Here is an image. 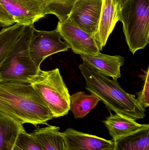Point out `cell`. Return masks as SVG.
I'll use <instances>...</instances> for the list:
<instances>
[{
	"label": "cell",
	"mask_w": 149,
	"mask_h": 150,
	"mask_svg": "<svg viewBox=\"0 0 149 150\" xmlns=\"http://www.w3.org/2000/svg\"><path fill=\"white\" fill-rule=\"evenodd\" d=\"M0 115L35 127L54 118L30 84L14 81H0Z\"/></svg>",
	"instance_id": "cell-1"
},
{
	"label": "cell",
	"mask_w": 149,
	"mask_h": 150,
	"mask_svg": "<svg viewBox=\"0 0 149 150\" xmlns=\"http://www.w3.org/2000/svg\"><path fill=\"white\" fill-rule=\"evenodd\" d=\"M79 68L85 80L86 89L99 98L109 111L135 121L145 117L146 110L138 103L136 96L126 92L117 81L84 64L80 65Z\"/></svg>",
	"instance_id": "cell-2"
},
{
	"label": "cell",
	"mask_w": 149,
	"mask_h": 150,
	"mask_svg": "<svg viewBox=\"0 0 149 150\" xmlns=\"http://www.w3.org/2000/svg\"><path fill=\"white\" fill-rule=\"evenodd\" d=\"M34 24L26 25L21 37L8 56L0 65V81L29 83L40 69L31 58L29 43L34 30Z\"/></svg>",
	"instance_id": "cell-3"
},
{
	"label": "cell",
	"mask_w": 149,
	"mask_h": 150,
	"mask_svg": "<svg viewBox=\"0 0 149 150\" xmlns=\"http://www.w3.org/2000/svg\"><path fill=\"white\" fill-rule=\"evenodd\" d=\"M149 0H127L121 7L120 21L133 54L149 43Z\"/></svg>",
	"instance_id": "cell-4"
},
{
	"label": "cell",
	"mask_w": 149,
	"mask_h": 150,
	"mask_svg": "<svg viewBox=\"0 0 149 150\" xmlns=\"http://www.w3.org/2000/svg\"><path fill=\"white\" fill-rule=\"evenodd\" d=\"M29 83L47 106L54 118L64 116L70 110V96L59 69H39Z\"/></svg>",
	"instance_id": "cell-5"
},
{
	"label": "cell",
	"mask_w": 149,
	"mask_h": 150,
	"mask_svg": "<svg viewBox=\"0 0 149 150\" xmlns=\"http://www.w3.org/2000/svg\"><path fill=\"white\" fill-rule=\"evenodd\" d=\"M61 38L57 29L49 31L35 29L29 43V51L31 58L38 67H40L48 56L68 51L69 46Z\"/></svg>",
	"instance_id": "cell-6"
},
{
	"label": "cell",
	"mask_w": 149,
	"mask_h": 150,
	"mask_svg": "<svg viewBox=\"0 0 149 150\" xmlns=\"http://www.w3.org/2000/svg\"><path fill=\"white\" fill-rule=\"evenodd\" d=\"M56 29L76 54L94 55L102 50L94 36L78 28L67 18L59 21Z\"/></svg>",
	"instance_id": "cell-7"
},
{
	"label": "cell",
	"mask_w": 149,
	"mask_h": 150,
	"mask_svg": "<svg viewBox=\"0 0 149 150\" xmlns=\"http://www.w3.org/2000/svg\"><path fill=\"white\" fill-rule=\"evenodd\" d=\"M102 4V0H77L67 19L96 38Z\"/></svg>",
	"instance_id": "cell-8"
},
{
	"label": "cell",
	"mask_w": 149,
	"mask_h": 150,
	"mask_svg": "<svg viewBox=\"0 0 149 150\" xmlns=\"http://www.w3.org/2000/svg\"><path fill=\"white\" fill-rule=\"evenodd\" d=\"M0 3L15 23L31 25L46 15L43 0H0Z\"/></svg>",
	"instance_id": "cell-9"
},
{
	"label": "cell",
	"mask_w": 149,
	"mask_h": 150,
	"mask_svg": "<svg viewBox=\"0 0 149 150\" xmlns=\"http://www.w3.org/2000/svg\"><path fill=\"white\" fill-rule=\"evenodd\" d=\"M67 150H113L114 142L68 128L61 133Z\"/></svg>",
	"instance_id": "cell-10"
},
{
	"label": "cell",
	"mask_w": 149,
	"mask_h": 150,
	"mask_svg": "<svg viewBox=\"0 0 149 150\" xmlns=\"http://www.w3.org/2000/svg\"><path fill=\"white\" fill-rule=\"evenodd\" d=\"M83 64L106 76L117 81L121 77L120 67L124 65L125 58L121 55H111L99 52L94 55H80Z\"/></svg>",
	"instance_id": "cell-11"
},
{
	"label": "cell",
	"mask_w": 149,
	"mask_h": 150,
	"mask_svg": "<svg viewBox=\"0 0 149 150\" xmlns=\"http://www.w3.org/2000/svg\"><path fill=\"white\" fill-rule=\"evenodd\" d=\"M121 7L116 0H102V7L96 39L101 50L120 21Z\"/></svg>",
	"instance_id": "cell-12"
},
{
	"label": "cell",
	"mask_w": 149,
	"mask_h": 150,
	"mask_svg": "<svg viewBox=\"0 0 149 150\" xmlns=\"http://www.w3.org/2000/svg\"><path fill=\"white\" fill-rule=\"evenodd\" d=\"M103 122L108 129L113 141L149 127L148 124H139L135 120L128 119L118 114L113 115L111 113Z\"/></svg>",
	"instance_id": "cell-13"
},
{
	"label": "cell",
	"mask_w": 149,
	"mask_h": 150,
	"mask_svg": "<svg viewBox=\"0 0 149 150\" xmlns=\"http://www.w3.org/2000/svg\"><path fill=\"white\" fill-rule=\"evenodd\" d=\"M47 127L36 128L31 135L42 150H67L62 137L60 128L47 125Z\"/></svg>",
	"instance_id": "cell-14"
},
{
	"label": "cell",
	"mask_w": 149,
	"mask_h": 150,
	"mask_svg": "<svg viewBox=\"0 0 149 150\" xmlns=\"http://www.w3.org/2000/svg\"><path fill=\"white\" fill-rule=\"evenodd\" d=\"M113 142V150H149V127Z\"/></svg>",
	"instance_id": "cell-15"
},
{
	"label": "cell",
	"mask_w": 149,
	"mask_h": 150,
	"mask_svg": "<svg viewBox=\"0 0 149 150\" xmlns=\"http://www.w3.org/2000/svg\"><path fill=\"white\" fill-rule=\"evenodd\" d=\"M23 125L0 115V150H13Z\"/></svg>",
	"instance_id": "cell-16"
},
{
	"label": "cell",
	"mask_w": 149,
	"mask_h": 150,
	"mask_svg": "<svg viewBox=\"0 0 149 150\" xmlns=\"http://www.w3.org/2000/svg\"><path fill=\"white\" fill-rule=\"evenodd\" d=\"M100 100L95 94L88 95L85 92H78L70 96V110L75 118L82 119L96 106Z\"/></svg>",
	"instance_id": "cell-17"
},
{
	"label": "cell",
	"mask_w": 149,
	"mask_h": 150,
	"mask_svg": "<svg viewBox=\"0 0 149 150\" xmlns=\"http://www.w3.org/2000/svg\"><path fill=\"white\" fill-rule=\"evenodd\" d=\"M26 26L15 23L0 31V65L16 44Z\"/></svg>",
	"instance_id": "cell-18"
},
{
	"label": "cell",
	"mask_w": 149,
	"mask_h": 150,
	"mask_svg": "<svg viewBox=\"0 0 149 150\" xmlns=\"http://www.w3.org/2000/svg\"><path fill=\"white\" fill-rule=\"evenodd\" d=\"M45 4V15L52 14L63 21L68 16L77 0H43Z\"/></svg>",
	"instance_id": "cell-19"
},
{
	"label": "cell",
	"mask_w": 149,
	"mask_h": 150,
	"mask_svg": "<svg viewBox=\"0 0 149 150\" xmlns=\"http://www.w3.org/2000/svg\"><path fill=\"white\" fill-rule=\"evenodd\" d=\"M13 150H42L30 134L24 129L19 133Z\"/></svg>",
	"instance_id": "cell-20"
},
{
	"label": "cell",
	"mask_w": 149,
	"mask_h": 150,
	"mask_svg": "<svg viewBox=\"0 0 149 150\" xmlns=\"http://www.w3.org/2000/svg\"><path fill=\"white\" fill-rule=\"evenodd\" d=\"M144 74L140 75V77L144 81L143 89L139 92H136V100L144 109L149 106V67L146 71L143 70Z\"/></svg>",
	"instance_id": "cell-21"
},
{
	"label": "cell",
	"mask_w": 149,
	"mask_h": 150,
	"mask_svg": "<svg viewBox=\"0 0 149 150\" xmlns=\"http://www.w3.org/2000/svg\"><path fill=\"white\" fill-rule=\"evenodd\" d=\"M14 20L8 12L3 8L0 3V25L3 27H7L15 24Z\"/></svg>",
	"instance_id": "cell-22"
},
{
	"label": "cell",
	"mask_w": 149,
	"mask_h": 150,
	"mask_svg": "<svg viewBox=\"0 0 149 150\" xmlns=\"http://www.w3.org/2000/svg\"><path fill=\"white\" fill-rule=\"evenodd\" d=\"M127 1V0H116V1L118 3V4H119V5H120V7H121L122 4Z\"/></svg>",
	"instance_id": "cell-23"
},
{
	"label": "cell",
	"mask_w": 149,
	"mask_h": 150,
	"mask_svg": "<svg viewBox=\"0 0 149 150\" xmlns=\"http://www.w3.org/2000/svg\"><path fill=\"white\" fill-rule=\"evenodd\" d=\"M0 26H1V25H0Z\"/></svg>",
	"instance_id": "cell-24"
}]
</instances>
